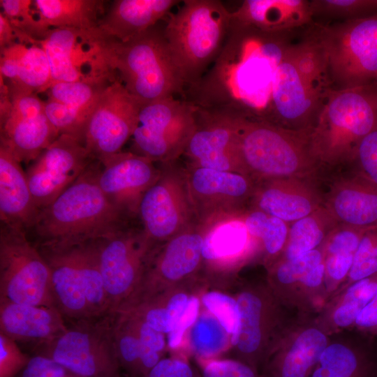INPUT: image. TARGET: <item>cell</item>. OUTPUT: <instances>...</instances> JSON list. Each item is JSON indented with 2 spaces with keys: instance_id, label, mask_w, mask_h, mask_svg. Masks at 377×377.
<instances>
[{
  "instance_id": "6da1fadb",
  "label": "cell",
  "mask_w": 377,
  "mask_h": 377,
  "mask_svg": "<svg viewBox=\"0 0 377 377\" xmlns=\"http://www.w3.org/2000/svg\"><path fill=\"white\" fill-rule=\"evenodd\" d=\"M291 31L269 33L231 22L212 67L189 87L199 108L267 121L276 72L293 43Z\"/></svg>"
},
{
  "instance_id": "7a4b0ae2",
  "label": "cell",
  "mask_w": 377,
  "mask_h": 377,
  "mask_svg": "<svg viewBox=\"0 0 377 377\" xmlns=\"http://www.w3.org/2000/svg\"><path fill=\"white\" fill-rule=\"evenodd\" d=\"M95 159L68 188L39 211L31 228L37 247H67L110 237L127 226L130 216L106 197L98 184Z\"/></svg>"
},
{
  "instance_id": "3957f363",
  "label": "cell",
  "mask_w": 377,
  "mask_h": 377,
  "mask_svg": "<svg viewBox=\"0 0 377 377\" xmlns=\"http://www.w3.org/2000/svg\"><path fill=\"white\" fill-rule=\"evenodd\" d=\"M333 89L325 53L311 32L288 47L278 66L267 122L311 130Z\"/></svg>"
},
{
  "instance_id": "277c9868",
  "label": "cell",
  "mask_w": 377,
  "mask_h": 377,
  "mask_svg": "<svg viewBox=\"0 0 377 377\" xmlns=\"http://www.w3.org/2000/svg\"><path fill=\"white\" fill-rule=\"evenodd\" d=\"M376 128V82L333 89L309 131L311 151L321 166L351 163L361 141Z\"/></svg>"
},
{
  "instance_id": "5b68a950",
  "label": "cell",
  "mask_w": 377,
  "mask_h": 377,
  "mask_svg": "<svg viewBox=\"0 0 377 377\" xmlns=\"http://www.w3.org/2000/svg\"><path fill=\"white\" fill-rule=\"evenodd\" d=\"M232 12L217 0H185L169 15L163 32L185 86L202 77L227 38Z\"/></svg>"
},
{
  "instance_id": "8992f818",
  "label": "cell",
  "mask_w": 377,
  "mask_h": 377,
  "mask_svg": "<svg viewBox=\"0 0 377 377\" xmlns=\"http://www.w3.org/2000/svg\"><path fill=\"white\" fill-rule=\"evenodd\" d=\"M163 29L156 24L128 41L110 36L107 43L110 67L142 105L177 94L184 96L186 86L171 56Z\"/></svg>"
},
{
  "instance_id": "52a82bcc",
  "label": "cell",
  "mask_w": 377,
  "mask_h": 377,
  "mask_svg": "<svg viewBox=\"0 0 377 377\" xmlns=\"http://www.w3.org/2000/svg\"><path fill=\"white\" fill-rule=\"evenodd\" d=\"M309 131L239 117V151L244 174L256 183L287 177L312 179L321 165L311 151Z\"/></svg>"
},
{
  "instance_id": "ba28073f",
  "label": "cell",
  "mask_w": 377,
  "mask_h": 377,
  "mask_svg": "<svg viewBox=\"0 0 377 377\" xmlns=\"http://www.w3.org/2000/svg\"><path fill=\"white\" fill-rule=\"evenodd\" d=\"M207 228V226L197 222L152 249L139 285L117 312L170 290L205 285L202 246Z\"/></svg>"
},
{
  "instance_id": "9c48e42d",
  "label": "cell",
  "mask_w": 377,
  "mask_h": 377,
  "mask_svg": "<svg viewBox=\"0 0 377 377\" xmlns=\"http://www.w3.org/2000/svg\"><path fill=\"white\" fill-rule=\"evenodd\" d=\"M313 34L321 46L334 89L377 81V13L319 26Z\"/></svg>"
},
{
  "instance_id": "30bf717a",
  "label": "cell",
  "mask_w": 377,
  "mask_h": 377,
  "mask_svg": "<svg viewBox=\"0 0 377 377\" xmlns=\"http://www.w3.org/2000/svg\"><path fill=\"white\" fill-rule=\"evenodd\" d=\"M114 313L71 323L60 337L34 347L80 377H121L113 334Z\"/></svg>"
},
{
  "instance_id": "8fae6325",
  "label": "cell",
  "mask_w": 377,
  "mask_h": 377,
  "mask_svg": "<svg viewBox=\"0 0 377 377\" xmlns=\"http://www.w3.org/2000/svg\"><path fill=\"white\" fill-rule=\"evenodd\" d=\"M239 327L231 348L235 359L261 374L272 350L293 322L286 318V306L266 283L241 286L235 295Z\"/></svg>"
},
{
  "instance_id": "7c38bea8",
  "label": "cell",
  "mask_w": 377,
  "mask_h": 377,
  "mask_svg": "<svg viewBox=\"0 0 377 377\" xmlns=\"http://www.w3.org/2000/svg\"><path fill=\"white\" fill-rule=\"evenodd\" d=\"M0 301L57 307L48 265L26 231L1 222Z\"/></svg>"
},
{
  "instance_id": "4fadbf2b",
  "label": "cell",
  "mask_w": 377,
  "mask_h": 377,
  "mask_svg": "<svg viewBox=\"0 0 377 377\" xmlns=\"http://www.w3.org/2000/svg\"><path fill=\"white\" fill-rule=\"evenodd\" d=\"M197 107L175 96L143 105L131 135L130 151L154 163L176 162L195 129Z\"/></svg>"
},
{
  "instance_id": "5bb4252c",
  "label": "cell",
  "mask_w": 377,
  "mask_h": 377,
  "mask_svg": "<svg viewBox=\"0 0 377 377\" xmlns=\"http://www.w3.org/2000/svg\"><path fill=\"white\" fill-rule=\"evenodd\" d=\"M109 37L99 27L54 28L43 39L34 42L45 52L51 72L50 86L58 82L117 80L106 56Z\"/></svg>"
},
{
  "instance_id": "9a60e30c",
  "label": "cell",
  "mask_w": 377,
  "mask_h": 377,
  "mask_svg": "<svg viewBox=\"0 0 377 377\" xmlns=\"http://www.w3.org/2000/svg\"><path fill=\"white\" fill-rule=\"evenodd\" d=\"M159 165L160 175L143 194L137 214L151 250L198 222L184 168L176 162Z\"/></svg>"
},
{
  "instance_id": "2e32d148",
  "label": "cell",
  "mask_w": 377,
  "mask_h": 377,
  "mask_svg": "<svg viewBox=\"0 0 377 377\" xmlns=\"http://www.w3.org/2000/svg\"><path fill=\"white\" fill-rule=\"evenodd\" d=\"M188 190L197 221L208 226L245 212L256 183L236 172L190 167L184 168Z\"/></svg>"
},
{
  "instance_id": "e0dca14e",
  "label": "cell",
  "mask_w": 377,
  "mask_h": 377,
  "mask_svg": "<svg viewBox=\"0 0 377 377\" xmlns=\"http://www.w3.org/2000/svg\"><path fill=\"white\" fill-rule=\"evenodd\" d=\"M151 250L142 228L126 226L101 240L99 263L110 313H115L137 288Z\"/></svg>"
},
{
  "instance_id": "ac0fdd59",
  "label": "cell",
  "mask_w": 377,
  "mask_h": 377,
  "mask_svg": "<svg viewBox=\"0 0 377 377\" xmlns=\"http://www.w3.org/2000/svg\"><path fill=\"white\" fill-rule=\"evenodd\" d=\"M142 106L118 80L107 87L84 132L83 144L94 159L121 151L131 138Z\"/></svg>"
},
{
  "instance_id": "d6986e66",
  "label": "cell",
  "mask_w": 377,
  "mask_h": 377,
  "mask_svg": "<svg viewBox=\"0 0 377 377\" xmlns=\"http://www.w3.org/2000/svg\"><path fill=\"white\" fill-rule=\"evenodd\" d=\"M94 160L81 141L68 135H60L26 172L38 209L47 207L68 188Z\"/></svg>"
},
{
  "instance_id": "ffe728a7",
  "label": "cell",
  "mask_w": 377,
  "mask_h": 377,
  "mask_svg": "<svg viewBox=\"0 0 377 377\" xmlns=\"http://www.w3.org/2000/svg\"><path fill=\"white\" fill-rule=\"evenodd\" d=\"M238 120L237 117L197 107L195 127L183 154L187 166L244 174Z\"/></svg>"
},
{
  "instance_id": "44dd1931",
  "label": "cell",
  "mask_w": 377,
  "mask_h": 377,
  "mask_svg": "<svg viewBox=\"0 0 377 377\" xmlns=\"http://www.w3.org/2000/svg\"><path fill=\"white\" fill-rule=\"evenodd\" d=\"M9 92V91H8ZM11 105L0 121L1 143L21 163L34 161L59 135L36 93L9 92Z\"/></svg>"
},
{
  "instance_id": "7402d4cb",
  "label": "cell",
  "mask_w": 377,
  "mask_h": 377,
  "mask_svg": "<svg viewBox=\"0 0 377 377\" xmlns=\"http://www.w3.org/2000/svg\"><path fill=\"white\" fill-rule=\"evenodd\" d=\"M330 334L318 319L306 316L293 322L269 353L263 377H309Z\"/></svg>"
},
{
  "instance_id": "603a6c76",
  "label": "cell",
  "mask_w": 377,
  "mask_h": 377,
  "mask_svg": "<svg viewBox=\"0 0 377 377\" xmlns=\"http://www.w3.org/2000/svg\"><path fill=\"white\" fill-rule=\"evenodd\" d=\"M98 184L106 197L130 216L138 214L140 201L160 175V165L131 151H119L98 160Z\"/></svg>"
},
{
  "instance_id": "cb8c5ba5",
  "label": "cell",
  "mask_w": 377,
  "mask_h": 377,
  "mask_svg": "<svg viewBox=\"0 0 377 377\" xmlns=\"http://www.w3.org/2000/svg\"><path fill=\"white\" fill-rule=\"evenodd\" d=\"M312 179L287 177L256 183L250 208L290 224L323 205L324 198Z\"/></svg>"
},
{
  "instance_id": "d4e9b609",
  "label": "cell",
  "mask_w": 377,
  "mask_h": 377,
  "mask_svg": "<svg viewBox=\"0 0 377 377\" xmlns=\"http://www.w3.org/2000/svg\"><path fill=\"white\" fill-rule=\"evenodd\" d=\"M323 205L339 224L366 230L377 227V185L355 172L333 182Z\"/></svg>"
},
{
  "instance_id": "484cf974",
  "label": "cell",
  "mask_w": 377,
  "mask_h": 377,
  "mask_svg": "<svg viewBox=\"0 0 377 377\" xmlns=\"http://www.w3.org/2000/svg\"><path fill=\"white\" fill-rule=\"evenodd\" d=\"M37 248L50 268L52 293L64 318L73 323L94 318L84 292L75 246Z\"/></svg>"
},
{
  "instance_id": "4316f807",
  "label": "cell",
  "mask_w": 377,
  "mask_h": 377,
  "mask_svg": "<svg viewBox=\"0 0 377 377\" xmlns=\"http://www.w3.org/2000/svg\"><path fill=\"white\" fill-rule=\"evenodd\" d=\"M256 245L248 233L242 214L208 225L202 246L205 279L211 284L216 273H227Z\"/></svg>"
},
{
  "instance_id": "83f0119b",
  "label": "cell",
  "mask_w": 377,
  "mask_h": 377,
  "mask_svg": "<svg viewBox=\"0 0 377 377\" xmlns=\"http://www.w3.org/2000/svg\"><path fill=\"white\" fill-rule=\"evenodd\" d=\"M67 329L56 307L0 301V332L15 341L46 343Z\"/></svg>"
},
{
  "instance_id": "f1b7e54d",
  "label": "cell",
  "mask_w": 377,
  "mask_h": 377,
  "mask_svg": "<svg viewBox=\"0 0 377 377\" xmlns=\"http://www.w3.org/2000/svg\"><path fill=\"white\" fill-rule=\"evenodd\" d=\"M0 77L10 92L45 93L51 84L49 61L37 43L17 42L0 49Z\"/></svg>"
},
{
  "instance_id": "f546056e",
  "label": "cell",
  "mask_w": 377,
  "mask_h": 377,
  "mask_svg": "<svg viewBox=\"0 0 377 377\" xmlns=\"http://www.w3.org/2000/svg\"><path fill=\"white\" fill-rule=\"evenodd\" d=\"M39 211L20 162L0 144L1 222L26 231L33 227Z\"/></svg>"
},
{
  "instance_id": "4dcf8cb0",
  "label": "cell",
  "mask_w": 377,
  "mask_h": 377,
  "mask_svg": "<svg viewBox=\"0 0 377 377\" xmlns=\"http://www.w3.org/2000/svg\"><path fill=\"white\" fill-rule=\"evenodd\" d=\"M313 10L304 0H246L232 12V23L269 33L295 31L309 24Z\"/></svg>"
},
{
  "instance_id": "1f68e13d",
  "label": "cell",
  "mask_w": 377,
  "mask_h": 377,
  "mask_svg": "<svg viewBox=\"0 0 377 377\" xmlns=\"http://www.w3.org/2000/svg\"><path fill=\"white\" fill-rule=\"evenodd\" d=\"M181 2L176 0H117L105 11L98 27L121 42L154 27Z\"/></svg>"
},
{
  "instance_id": "d6a6232c",
  "label": "cell",
  "mask_w": 377,
  "mask_h": 377,
  "mask_svg": "<svg viewBox=\"0 0 377 377\" xmlns=\"http://www.w3.org/2000/svg\"><path fill=\"white\" fill-rule=\"evenodd\" d=\"M309 377H377V353L368 341L330 338Z\"/></svg>"
},
{
  "instance_id": "836d02e7",
  "label": "cell",
  "mask_w": 377,
  "mask_h": 377,
  "mask_svg": "<svg viewBox=\"0 0 377 377\" xmlns=\"http://www.w3.org/2000/svg\"><path fill=\"white\" fill-rule=\"evenodd\" d=\"M105 1L101 0H35L34 6L49 29L75 28L93 29L98 27L105 13Z\"/></svg>"
},
{
  "instance_id": "e575fe53",
  "label": "cell",
  "mask_w": 377,
  "mask_h": 377,
  "mask_svg": "<svg viewBox=\"0 0 377 377\" xmlns=\"http://www.w3.org/2000/svg\"><path fill=\"white\" fill-rule=\"evenodd\" d=\"M377 291V274L355 281L343 288L318 318L331 334L354 327L355 320Z\"/></svg>"
},
{
  "instance_id": "d590c367",
  "label": "cell",
  "mask_w": 377,
  "mask_h": 377,
  "mask_svg": "<svg viewBox=\"0 0 377 377\" xmlns=\"http://www.w3.org/2000/svg\"><path fill=\"white\" fill-rule=\"evenodd\" d=\"M338 225L322 205L308 216L290 224L287 243L277 259H295L318 249Z\"/></svg>"
},
{
  "instance_id": "8d00e7d4",
  "label": "cell",
  "mask_w": 377,
  "mask_h": 377,
  "mask_svg": "<svg viewBox=\"0 0 377 377\" xmlns=\"http://www.w3.org/2000/svg\"><path fill=\"white\" fill-rule=\"evenodd\" d=\"M198 291L196 287L177 288L119 312L132 313L152 328L168 334L184 311L191 295Z\"/></svg>"
},
{
  "instance_id": "74e56055",
  "label": "cell",
  "mask_w": 377,
  "mask_h": 377,
  "mask_svg": "<svg viewBox=\"0 0 377 377\" xmlns=\"http://www.w3.org/2000/svg\"><path fill=\"white\" fill-rule=\"evenodd\" d=\"M323 261L322 246L292 260L277 259L267 267V283L288 307L299 284L306 274Z\"/></svg>"
},
{
  "instance_id": "f35d334b",
  "label": "cell",
  "mask_w": 377,
  "mask_h": 377,
  "mask_svg": "<svg viewBox=\"0 0 377 377\" xmlns=\"http://www.w3.org/2000/svg\"><path fill=\"white\" fill-rule=\"evenodd\" d=\"M101 240L75 245L84 292L94 318L111 313L100 268Z\"/></svg>"
},
{
  "instance_id": "ab89813d",
  "label": "cell",
  "mask_w": 377,
  "mask_h": 377,
  "mask_svg": "<svg viewBox=\"0 0 377 377\" xmlns=\"http://www.w3.org/2000/svg\"><path fill=\"white\" fill-rule=\"evenodd\" d=\"M249 235L262 249L268 267L282 253L290 224L259 209L250 208L242 214Z\"/></svg>"
},
{
  "instance_id": "60d3db41",
  "label": "cell",
  "mask_w": 377,
  "mask_h": 377,
  "mask_svg": "<svg viewBox=\"0 0 377 377\" xmlns=\"http://www.w3.org/2000/svg\"><path fill=\"white\" fill-rule=\"evenodd\" d=\"M188 347L197 360L219 358L231 347V337L216 318L207 309L188 330Z\"/></svg>"
},
{
  "instance_id": "b9f144b4",
  "label": "cell",
  "mask_w": 377,
  "mask_h": 377,
  "mask_svg": "<svg viewBox=\"0 0 377 377\" xmlns=\"http://www.w3.org/2000/svg\"><path fill=\"white\" fill-rule=\"evenodd\" d=\"M114 80L58 82L45 91L47 98L69 106L94 108L103 91Z\"/></svg>"
},
{
  "instance_id": "7bdbcfd3",
  "label": "cell",
  "mask_w": 377,
  "mask_h": 377,
  "mask_svg": "<svg viewBox=\"0 0 377 377\" xmlns=\"http://www.w3.org/2000/svg\"><path fill=\"white\" fill-rule=\"evenodd\" d=\"M31 0H1V13L18 31L22 41L33 43L43 39L49 29L40 18Z\"/></svg>"
},
{
  "instance_id": "ee69618b",
  "label": "cell",
  "mask_w": 377,
  "mask_h": 377,
  "mask_svg": "<svg viewBox=\"0 0 377 377\" xmlns=\"http://www.w3.org/2000/svg\"><path fill=\"white\" fill-rule=\"evenodd\" d=\"M114 313L113 334L121 368L131 377H140V345L138 337L126 314Z\"/></svg>"
},
{
  "instance_id": "f6af8a7d",
  "label": "cell",
  "mask_w": 377,
  "mask_h": 377,
  "mask_svg": "<svg viewBox=\"0 0 377 377\" xmlns=\"http://www.w3.org/2000/svg\"><path fill=\"white\" fill-rule=\"evenodd\" d=\"M200 293L202 305L212 313L231 337V341L236 337L239 327V312L234 296L219 290H207Z\"/></svg>"
},
{
  "instance_id": "bcb514c9",
  "label": "cell",
  "mask_w": 377,
  "mask_h": 377,
  "mask_svg": "<svg viewBox=\"0 0 377 377\" xmlns=\"http://www.w3.org/2000/svg\"><path fill=\"white\" fill-rule=\"evenodd\" d=\"M375 274H377V227L364 234L343 288Z\"/></svg>"
},
{
  "instance_id": "7dc6e473",
  "label": "cell",
  "mask_w": 377,
  "mask_h": 377,
  "mask_svg": "<svg viewBox=\"0 0 377 377\" xmlns=\"http://www.w3.org/2000/svg\"><path fill=\"white\" fill-rule=\"evenodd\" d=\"M313 14L353 18L377 11V0H316L311 1Z\"/></svg>"
},
{
  "instance_id": "c3c4849f",
  "label": "cell",
  "mask_w": 377,
  "mask_h": 377,
  "mask_svg": "<svg viewBox=\"0 0 377 377\" xmlns=\"http://www.w3.org/2000/svg\"><path fill=\"white\" fill-rule=\"evenodd\" d=\"M201 377H263L251 366L235 358L198 360Z\"/></svg>"
},
{
  "instance_id": "681fc988",
  "label": "cell",
  "mask_w": 377,
  "mask_h": 377,
  "mask_svg": "<svg viewBox=\"0 0 377 377\" xmlns=\"http://www.w3.org/2000/svg\"><path fill=\"white\" fill-rule=\"evenodd\" d=\"M351 164L355 173L377 185V128L361 141Z\"/></svg>"
},
{
  "instance_id": "f907efd6",
  "label": "cell",
  "mask_w": 377,
  "mask_h": 377,
  "mask_svg": "<svg viewBox=\"0 0 377 377\" xmlns=\"http://www.w3.org/2000/svg\"><path fill=\"white\" fill-rule=\"evenodd\" d=\"M355 253H335L323 255L326 300L344 283L351 269Z\"/></svg>"
},
{
  "instance_id": "816d5d0a",
  "label": "cell",
  "mask_w": 377,
  "mask_h": 377,
  "mask_svg": "<svg viewBox=\"0 0 377 377\" xmlns=\"http://www.w3.org/2000/svg\"><path fill=\"white\" fill-rule=\"evenodd\" d=\"M366 230L339 224L322 246L323 255L335 253H355Z\"/></svg>"
},
{
  "instance_id": "f5cc1de1",
  "label": "cell",
  "mask_w": 377,
  "mask_h": 377,
  "mask_svg": "<svg viewBox=\"0 0 377 377\" xmlns=\"http://www.w3.org/2000/svg\"><path fill=\"white\" fill-rule=\"evenodd\" d=\"M30 358L20 350L17 341L0 332V377L15 376Z\"/></svg>"
},
{
  "instance_id": "db71d44e",
  "label": "cell",
  "mask_w": 377,
  "mask_h": 377,
  "mask_svg": "<svg viewBox=\"0 0 377 377\" xmlns=\"http://www.w3.org/2000/svg\"><path fill=\"white\" fill-rule=\"evenodd\" d=\"M200 291L191 295L184 311L177 319L172 330L167 334V346L170 349H175L180 346L185 333L197 320L200 312L201 302L199 295Z\"/></svg>"
},
{
  "instance_id": "11a10c76",
  "label": "cell",
  "mask_w": 377,
  "mask_h": 377,
  "mask_svg": "<svg viewBox=\"0 0 377 377\" xmlns=\"http://www.w3.org/2000/svg\"><path fill=\"white\" fill-rule=\"evenodd\" d=\"M20 377H80L53 360L40 355L31 357Z\"/></svg>"
},
{
  "instance_id": "9f6ffc18",
  "label": "cell",
  "mask_w": 377,
  "mask_h": 377,
  "mask_svg": "<svg viewBox=\"0 0 377 377\" xmlns=\"http://www.w3.org/2000/svg\"><path fill=\"white\" fill-rule=\"evenodd\" d=\"M147 377H201L184 360L163 357L149 372Z\"/></svg>"
},
{
  "instance_id": "6f0895ef",
  "label": "cell",
  "mask_w": 377,
  "mask_h": 377,
  "mask_svg": "<svg viewBox=\"0 0 377 377\" xmlns=\"http://www.w3.org/2000/svg\"><path fill=\"white\" fill-rule=\"evenodd\" d=\"M353 327L368 338L377 337V291L359 313Z\"/></svg>"
},
{
  "instance_id": "680465c9",
  "label": "cell",
  "mask_w": 377,
  "mask_h": 377,
  "mask_svg": "<svg viewBox=\"0 0 377 377\" xmlns=\"http://www.w3.org/2000/svg\"><path fill=\"white\" fill-rule=\"evenodd\" d=\"M20 35L9 20L0 13V49L20 42Z\"/></svg>"
},
{
  "instance_id": "91938a15",
  "label": "cell",
  "mask_w": 377,
  "mask_h": 377,
  "mask_svg": "<svg viewBox=\"0 0 377 377\" xmlns=\"http://www.w3.org/2000/svg\"><path fill=\"white\" fill-rule=\"evenodd\" d=\"M376 83H377V81H376Z\"/></svg>"
}]
</instances>
